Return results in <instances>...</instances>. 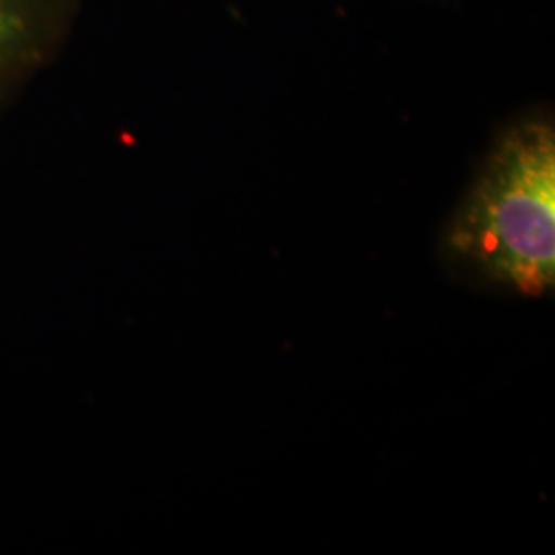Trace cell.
<instances>
[{"label":"cell","instance_id":"obj_1","mask_svg":"<svg viewBox=\"0 0 555 555\" xmlns=\"http://www.w3.org/2000/svg\"><path fill=\"white\" fill-rule=\"evenodd\" d=\"M451 251L527 297L555 282V130L545 116L504 130L449 229Z\"/></svg>","mask_w":555,"mask_h":555},{"label":"cell","instance_id":"obj_2","mask_svg":"<svg viewBox=\"0 0 555 555\" xmlns=\"http://www.w3.org/2000/svg\"><path fill=\"white\" fill-rule=\"evenodd\" d=\"M80 0H0V114L64 52Z\"/></svg>","mask_w":555,"mask_h":555}]
</instances>
